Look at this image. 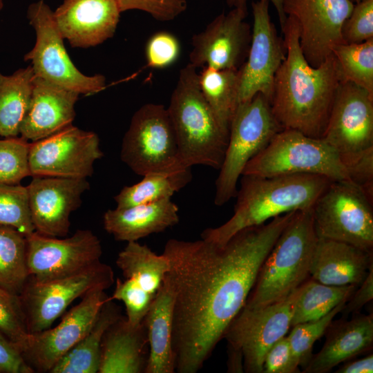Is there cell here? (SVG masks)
<instances>
[{"mask_svg":"<svg viewBox=\"0 0 373 373\" xmlns=\"http://www.w3.org/2000/svg\"><path fill=\"white\" fill-rule=\"evenodd\" d=\"M296 211L248 227L219 246L171 239L164 246L175 291V370L195 373L246 303L259 269Z\"/></svg>","mask_w":373,"mask_h":373,"instance_id":"obj_1","label":"cell"},{"mask_svg":"<svg viewBox=\"0 0 373 373\" xmlns=\"http://www.w3.org/2000/svg\"><path fill=\"white\" fill-rule=\"evenodd\" d=\"M281 30L286 55L274 78L272 113L283 129L321 138L342 81L336 61L332 55L312 67L301 50L295 21L287 17Z\"/></svg>","mask_w":373,"mask_h":373,"instance_id":"obj_2","label":"cell"},{"mask_svg":"<svg viewBox=\"0 0 373 373\" xmlns=\"http://www.w3.org/2000/svg\"><path fill=\"white\" fill-rule=\"evenodd\" d=\"M332 181L316 174L242 175L233 215L223 224L205 229L202 239L222 246L244 229L286 213L312 209Z\"/></svg>","mask_w":373,"mask_h":373,"instance_id":"obj_3","label":"cell"},{"mask_svg":"<svg viewBox=\"0 0 373 373\" xmlns=\"http://www.w3.org/2000/svg\"><path fill=\"white\" fill-rule=\"evenodd\" d=\"M166 109L176 137L180 168L204 165L220 169L229 133L220 126L204 99L197 68L191 64L180 70Z\"/></svg>","mask_w":373,"mask_h":373,"instance_id":"obj_4","label":"cell"},{"mask_svg":"<svg viewBox=\"0 0 373 373\" xmlns=\"http://www.w3.org/2000/svg\"><path fill=\"white\" fill-rule=\"evenodd\" d=\"M318 238L312 209L296 211L263 261L244 307L278 303L303 285L309 276Z\"/></svg>","mask_w":373,"mask_h":373,"instance_id":"obj_5","label":"cell"},{"mask_svg":"<svg viewBox=\"0 0 373 373\" xmlns=\"http://www.w3.org/2000/svg\"><path fill=\"white\" fill-rule=\"evenodd\" d=\"M316 174L332 180H350L339 154L322 138L283 129L245 166L242 175L274 177Z\"/></svg>","mask_w":373,"mask_h":373,"instance_id":"obj_6","label":"cell"},{"mask_svg":"<svg viewBox=\"0 0 373 373\" xmlns=\"http://www.w3.org/2000/svg\"><path fill=\"white\" fill-rule=\"evenodd\" d=\"M283 129L269 101L262 93L238 104L230 123L228 144L216 181V205L222 206L236 195L238 179L248 162Z\"/></svg>","mask_w":373,"mask_h":373,"instance_id":"obj_7","label":"cell"},{"mask_svg":"<svg viewBox=\"0 0 373 373\" xmlns=\"http://www.w3.org/2000/svg\"><path fill=\"white\" fill-rule=\"evenodd\" d=\"M373 200L350 180H332L312 208L318 238L372 251Z\"/></svg>","mask_w":373,"mask_h":373,"instance_id":"obj_8","label":"cell"},{"mask_svg":"<svg viewBox=\"0 0 373 373\" xmlns=\"http://www.w3.org/2000/svg\"><path fill=\"white\" fill-rule=\"evenodd\" d=\"M120 157L142 176L184 171L179 166L176 137L166 108L147 103L133 114L122 140Z\"/></svg>","mask_w":373,"mask_h":373,"instance_id":"obj_9","label":"cell"},{"mask_svg":"<svg viewBox=\"0 0 373 373\" xmlns=\"http://www.w3.org/2000/svg\"><path fill=\"white\" fill-rule=\"evenodd\" d=\"M28 18L35 29L36 41L24 59L31 61L36 77L83 95L95 94L105 88L104 75H86L73 63L55 22L53 12L44 1L29 6Z\"/></svg>","mask_w":373,"mask_h":373,"instance_id":"obj_10","label":"cell"},{"mask_svg":"<svg viewBox=\"0 0 373 373\" xmlns=\"http://www.w3.org/2000/svg\"><path fill=\"white\" fill-rule=\"evenodd\" d=\"M114 282L112 268L102 262L52 280L37 282L29 278L19 296L30 334L50 328L75 299L97 287L107 289Z\"/></svg>","mask_w":373,"mask_h":373,"instance_id":"obj_11","label":"cell"},{"mask_svg":"<svg viewBox=\"0 0 373 373\" xmlns=\"http://www.w3.org/2000/svg\"><path fill=\"white\" fill-rule=\"evenodd\" d=\"M303 285L278 303L255 309L243 307L229 324L223 338L228 346L242 352L245 372L262 373L267 351L291 327L294 308Z\"/></svg>","mask_w":373,"mask_h":373,"instance_id":"obj_12","label":"cell"},{"mask_svg":"<svg viewBox=\"0 0 373 373\" xmlns=\"http://www.w3.org/2000/svg\"><path fill=\"white\" fill-rule=\"evenodd\" d=\"M27 238V267L30 278L45 282L79 273L100 262V240L90 230L79 229L66 238L34 231Z\"/></svg>","mask_w":373,"mask_h":373,"instance_id":"obj_13","label":"cell"},{"mask_svg":"<svg viewBox=\"0 0 373 373\" xmlns=\"http://www.w3.org/2000/svg\"><path fill=\"white\" fill-rule=\"evenodd\" d=\"M104 155L98 135L76 126L32 142L29 150L31 176L86 179Z\"/></svg>","mask_w":373,"mask_h":373,"instance_id":"obj_14","label":"cell"},{"mask_svg":"<svg viewBox=\"0 0 373 373\" xmlns=\"http://www.w3.org/2000/svg\"><path fill=\"white\" fill-rule=\"evenodd\" d=\"M321 138L339 154L344 164L373 148V95L341 81Z\"/></svg>","mask_w":373,"mask_h":373,"instance_id":"obj_15","label":"cell"},{"mask_svg":"<svg viewBox=\"0 0 373 373\" xmlns=\"http://www.w3.org/2000/svg\"><path fill=\"white\" fill-rule=\"evenodd\" d=\"M105 290L102 287L90 290L56 327L29 334L22 355L35 372H50L86 334L110 299Z\"/></svg>","mask_w":373,"mask_h":373,"instance_id":"obj_16","label":"cell"},{"mask_svg":"<svg viewBox=\"0 0 373 373\" xmlns=\"http://www.w3.org/2000/svg\"><path fill=\"white\" fill-rule=\"evenodd\" d=\"M354 5L351 0H283L284 13L295 21L301 50L310 66H319L343 43L341 28Z\"/></svg>","mask_w":373,"mask_h":373,"instance_id":"obj_17","label":"cell"},{"mask_svg":"<svg viewBox=\"0 0 373 373\" xmlns=\"http://www.w3.org/2000/svg\"><path fill=\"white\" fill-rule=\"evenodd\" d=\"M269 0L251 3L253 28L245 61L238 71V104L262 93L270 101L276 73L285 58L284 41L269 13Z\"/></svg>","mask_w":373,"mask_h":373,"instance_id":"obj_18","label":"cell"},{"mask_svg":"<svg viewBox=\"0 0 373 373\" xmlns=\"http://www.w3.org/2000/svg\"><path fill=\"white\" fill-rule=\"evenodd\" d=\"M247 14V7L232 8L194 35L189 64L195 68L238 70L246 60L251 44V26L245 20Z\"/></svg>","mask_w":373,"mask_h":373,"instance_id":"obj_19","label":"cell"},{"mask_svg":"<svg viewBox=\"0 0 373 373\" xmlns=\"http://www.w3.org/2000/svg\"><path fill=\"white\" fill-rule=\"evenodd\" d=\"M32 177L27 189L35 231L50 237L66 236L70 214L80 207L89 183L86 179Z\"/></svg>","mask_w":373,"mask_h":373,"instance_id":"obj_20","label":"cell"},{"mask_svg":"<svg viewBox=\"0 0 373 373\" xmlns=\"http://www.w3.org/2000/svg\"><path fill=\"white\" fill-rule=\"evenodd\" d=\"M120 13L116 0H64L53 17L72 47L88 48L113 36Z\"/></svg>","mask_w":373,"mask_h":373,"instance_id":"obj_21","label":"cell"},{"mask_svg":"<svg viewBox=\"0 0 373 373\" xmlns=\"http://www.w3.org/2000/svg\"><path fill=\"white\" fill-rule=\"evenodd\" d=\"M80 94L35 76L32 97L19 135L32 142L73 125Z\"/></svg>","mask_w":373,"mask_h":373,"instance_id":"obj_22","label":"cell"},{"mask_svg":"<svg viewBox=\"0 0 373 373\" xmlns=\"http://www.w3.org/2000/svg\"><path fill=\"white\" fill-rule=\"evenodd\" d=\"M372 265V251L343 242L318 238L309 276L327 285L358 287Z\"/></svg>","mask_w":373,"mask_h":373,"instance_id":"obj_23","label":"cell"},{"mask_svg":"<svg viewBox=\"0 0 373 373\" xmlns=\"http://www.w3.org/2000/svg\"><path fill=\"white\" fill-rule=\"evenodd\" d=\"M322 349L304 368L307 373H327L340 363L370 351L373 345V316L358 315L332 322Z\"/></svg>","mask_w":373,"mask_h":373,"instance_id":"obj_24","label":"cell"},{"mask_svg":"<svg viewBox=\"0 0 373 373\" xmlns=\"http://www.w3.org/2000/svg\"><path fill=\"white\" fill-rule=\"evenodd\" d=\"M178 222V207L171 199L116 207L108 209L103 216L105 230L115 240L127 242L162 232Z\"/></svg>","mask_w":373,"mask_h":373,"instance_id":"obj_25","label":"cell"},{"mask_svg":"<svg viewBox=\"0 0 373 373\" xmlns=\"http://www.w3.org/2000/svg\"><path fill=\"white\" fill-rule=\"evenodd\" d=\"M147 343L144 322L134 326L126 317L121 316L104 335L98 373L144 372Z\"/></svg>","mask_w":373,"mask_h":373,"instance_id":"obj_26","label":"cell"},{"mask_svg":"<svg viewBox=\"0 0 373 373\" xmlns=\"http://www.w3.org/2000/svg\"><path fill=\"white\" fill-rule=\"evenodd\" d=\"M174 299V289L166 274L143 320L150 349L144 373L175 372L172 348Z\"/></svg>","mask_w":373,"mask_h":373,"instance_id":"obj_27","label":"cell"},{"mask_svg":"<svg viewBox=\"0 0 373 373\" xmlns=\"http://www.w3.org/2000/svg\"><path fill=\"white\" fill-rule=\"evenodd\" d=\"M121 316L119 307L110 298L102 306L90 330L55 365L50 372L98 373L104 335Z\"/></svg>","mask_w":373,"mask_h":373,"instance_id":"obj_28","label":"cell"},{"mask_svg":"<svg viewBox=\"0 0 373 373\" xmlns=\"http://www.w3.org/2000/svg\"><path fill=\"white\" fill-rule=\"evenodd\" d=\"M35 75L29 66L13 74L0 73V135L17 137L30 102Z\"/></svg>","mask_w":373,"mask_h":373,"instance_id":"obj_29","label":"cell"},{"mask_svg":"<svg viewBox=\"0 0 373 373\" xmlns=\"http://www.w3.org/2000/svg\"><path fill=\"white\" fill-rule=\"evenodd\" d=\"M116 265L125 278L133 280L145 291L155 296L169 270L167 258L158 255L146 245L127 242L117 258Z\"/></svg>","mask_w":373,"mask_h":373,"instance_id":"obj_30","label":"cell"},{"mask_svg":"<svg viewBox=\"0 0 373 373\" xmlns=\"http://www.w3.org/2000/svg\"><path fill=\"white\" fill-rule=\"evenodd\" d=\"M238 71L204 66L199 74L202 93L222 129L229 126L238 106Z\"/></svg>","mask_w":373,"mask_h":373,"instance_id":"obj_31","label":"cell"},{"mask_svg":"<svg viewBox=\"0 0 373 373\" xmlns=\"http://www.w3.org/2000/svg\"><path fill=\"white\" fill-rule=\"evenodd\" d=\"M192 178L191 169L174 173L153 172L143 175L139 182L124 186L114 197L117 208L150 203L172 195L184 187Z\"/></svg>","mask_w":373,"mask_h":373,"instance_id":"obj_32","label":"cell"},{"mask_svg":"<svg viewBox=\"0 0 373 373\" xmlns=\"http://www.w3.org/2000/svg\"><path fill=\"white\" fill-rule=\"evenodd\" d=\"M358 287L327 285L312 278L307 279L293 312L291 327L318 320L343 302H347Z\"/></svg>","mask_w":373,"mask_h":373,"instance_id":"obj_33","label":"cell"},{"mask_svg":"<svg viewBox=\"0 0 373 373\" xmlns=\"http://www.w3.org/2000/svg\"><path fill=\"white\" fill-rule=\"evenodd\" d=\"M29 277L26 235L0 224V287L19 295Z\"/></svg>","mask_w":373,"mask_h":373,"instance_id":"obj_34","label":"cell"},{"mask_svg":"<svg viewBox=\"0 0 373 373\" xmlns=\"http://www.w3.org/2000/svg\"><path fill=\"white\" fill-rule=\"evenodd\" d=\"M342 81L373 95V39L360 44H340L332 50Z\"/></svg>","mask_w":373,"mask_h":373,"instance_id":"obj_35","label":"cell"},{"mask_svg":"<svg viewBox=\"0 0 373 373\" xmlns=\"http://www.w3.org/2000/svg\"><path fill=\"white\" fill-rule=\"evenodd\" d=\"M0 224L12 227L25 235L35 231L27 186L0 183Z\"/></svg>","mask_w":373,"mask_h":373,"instance_id":"obj_36","label":"cell"},{"mask_svg":"<svg viewBox=\"0 0 373 373\" xmlns=\"http://www.w3.org/2000/svg\"><path fill=\"white\" fill-rule=\"evenodd\" d=\"M346 302L338 304L323 317L292 326L287 336L293 358L298 366L305 367L309 363L313 345L325 333L334 318L341 312Z\"/></svg>","mask_w":373,"mask_h":373,"instance_id":"obj_37","label":"cell"},{"mask_svg":"<svg viewBox=\"0 0 373 373\" xmlns=\"http://www.w3.org/2000/svg\"><path fill=\"white\" fill-rule=\"evenodd\" d=\"M30 143L22 137L0 140V183L17 184L31 176L29 166Z\"/></svg>","mask_w":373,"mask_h":373,"instance_id":"obj_38","label":"cell"},{"mask_svg":"<svg viewBox=\"0 0 373 373\" xmlns=\"http://www.w3.org/2000/svg\"><path fill=\"white\" fill-rule=\"evenodd\" d=\"M0 332L22 351L30 332L19 294L0 287Z\"/></svg>","mask_w":373,"mask_h":373,"instance_id":"obj_39","label":"cell"},{"mask_svg":"<svg viewBox=\"0 0 373 373\" xmlns=\"http://www.w3.org/2000/svg\"><path fill=\"white\" fill-rule=\"evenodd\" d=\"M155 296L143 290L130 278L122 280L117 278L115 288L110 298L124 303L126 318L131 325L135 326L143 322Z\"/></svg>","mask_w":373,"mask_h":373,"instance_id":"obj_40","label":"cell"},{"mask_svg":"<svg viewBox=\"0 0 373 373\" xmlns=\"http://www.w3.org/2000/svg\"><path fill=\"white\" fill-rule=\"evenodd\" d=\"M343 44H360L373 39V0L354 3L341 28Z\"/></svg>","mask_w":373,"mask_h":373,"instance_id":"obj_41","label":"cell"},{"mask_svg":"<svg viewBox=\"0 0 373 373\" xmlns=\"http://www.w3.org/2000/svg\"><path fill=\"white\" fill-rule=\"evenodd\" d=\"M180 46L178 39L172 34L162 31L152 35L146 46V59L148 66L164 68L178 59Z\"/></svg>","mask_w":373,"mask_h":373,"instance_id":"obj_42","label":"cell"},{"mask_svg":"<svg viewBox=\"0 0 373 373\" xmlns=\"http://www.w3.org/2000/svg\"><path fill=\"white\" fill-rule=\"evenodd\" d=\"M121 12L138 10L149 14L156 20L175 19L187 8L186 0H116Z\"/></svg>","mask_w":373,"mask_h":373,"instance_id":"obj_43","label":"cell"},{"mask_svg":"<svg viewBox=\"0 0 373 373\" xmlns=\"http://www.w3.org/2000/svg\"><path fill=\"white\" fill-rule=\"evenodd\" d=\"M296 363L287 336L279 339L267 351L263 362L262 373H295Z\"/></svg>","mask_w":373,"mask_h":373,"instance_id":"obj_44","label":"cell"},{"mask_svg":"<svg viewBox=\"0 0 373 373\" xmlns=\"http://www.w3.org/2000/svg\"><path fill=\"white\" fill-rule=\"evenodd\" d=\"M350 180L358 186L373 200V148H370L345 164Z\"/></svg>","mask_w":373,"mask_h":373,"instance_id":"obj_45","label":"cell"},{"mask_svg":"<svg viewBox=\"0 0 373 373\" xmlns=\"http://www.w3.org/2000/svg\"><path fill=\"white\" fill-rule=\"evenodd\" d=\"M0 372L6 373H33L21 352L0 332Z\"/></svg>","mask_w":373,"mask_h":373,"instance_id":"obj_46","label":"cell"},{"mask_svg":"<svg viewBox=\"0 0 373 373\" xmlns=\"http://www.w3.org/2000/svg\"><path fill=\"white\" fill-rule=\"evenodd\" d=\"M373 299V265L364 280L355 289L346 302L343 310L345 314H358L361 308Z\"/></svg>","mask_w":373,"mask_h":373,"instance_id":"obj_47","label":"cell"},{"mask_svg":"<svg viewBox=\"0 0 373 373\" xmlns=\"http://www.w3.org/2000/svg\"><path fill=\"white\" fill-rule=\"evenodd\" d=\"M345 361L336 372L337 373H372L373 372V354H368L365 357L355 360Z\"/></svg>","mask_w":373,"mask_h":373,"instance_id":"obj_48","label":"cell"},{"mask_svg":"<svg viewBox=\"0 0 373 373\" xmlns=\"http://www.w3.org/2000/svg\"><path fill=\"white\" fill-rule=\"evenodd\" d=\"M227 372L235 373L245 372L242 352L229 346H228Z\"/></svg>","mask_w":373,"mask_h":373,"instance_id":"obj_49","label":"cell"},{"mask_svg":"<svg viewBox=\"0 0 373 373\" xmlns=\"http://www.w3.org/2000/svg\"><path fill=\"white\" fill-rule=\"evenodd\" d=\"M247 1L248 0H226V2L227 4L232 8L236 7H247ZM269 1L274 6L278 16L280 27H283L287 19L283 8V0H269Z\"/></svg>","mask_w":373,"mask_h":373,"instance_id":"obj_50","label":"cell"},{"mask_svg":"<svg viewBox=\"0 0 373 373\" xmlns=\"http://www.w3.org/2000/svg\"><path fill=\"white\" fill-rule=\"evenodd\" d=\"M354 3H359L363 0H351Z\"/></svg>","mask_w":373,"mask_h":373,"instance_id":"obj_51","label":"cell"},{"mask_svg":"<svg viewBox=\"0 0 373 373\" xmlns=\"http://www.w3.org/2000/svg\"><path fill=\"white\" fill-rule=\"evenodd\" d=\"M3 0H0V10L3 8Z\"/></svg>","mask_w":373,"mask_h":373,"instance_id":"obj_52","label":"cell"}]
</instances>
